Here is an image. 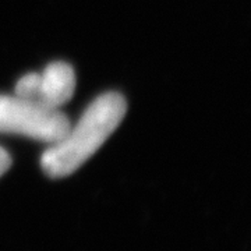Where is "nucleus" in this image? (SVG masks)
Instances as JSON below:
<instances>
[{
    "instance_id": "nucleus-1",
    "label": "nucleus",
    "mask_w": 251,
    "mask_h": 251,
    "mask_svg": "<svg viewBox=\"0 0 251 251\" xmlns=\"http://www.w3.org/2000/svg\"><path fill=\"white\" fill-rule=\"evenodd\" d=\"M127 103L122 94L105 92L92 100L78 122L70 125L60 140L50 144L41 158L48 176L59 179L72 175L105 144L122 123Z\"/></svg>"
},
{
    "instance_id": "nucleus-4",
    "label": "nucleus",
    "mask_w": 251,
    "mask_h": 251,
    "mask_svg": "<svg viewBox=\"0 0 251 251\" xmlns=\"http://www.w3.org/2000/svg\"><path fill=\"white\" fill-rule=\"evenodd\" d=\"M10 165H11V158H10V153L0 147V176L4 173V172L9 171Z\"/></svg>"
},
{
    "instance_id": "nucleus-2",
    "label": "nucleus",
    "mask_w": 251,
    "mask_h": 251,
    "mask_svg": "<svg viewBox=\"0 0 251 251\" xmlns=\"http://www.w3.org/2000/svg\"><path fill=\"white\" fill-rule=\"evenodd\" d=\"M70 120L60 109L46 108L18 95H0V133L29 137L48 144L60 140Z\"/></svg>"
},
{
    "instance_id": "nucleus-3",
    "label": "nucleus",
    "mask_w": 251,
    "mask_h": 251,
    "mask_svg": "<svg viewBox=\"0 0 251 251\" xmlns=\"http://www.w3.org/2000/svg\"><path fill=\"white\" fill-rule=\"evenodd\" d=\"M74 90L75 74L72 66L64 62L50 63L42 73H28L16 84V95L50 109L67 103Z\"/></svg>"
}]
</instances>
